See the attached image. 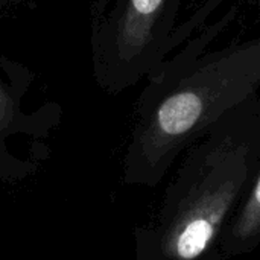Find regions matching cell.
Returning <instances> with one entry per match:
<instances>
[{
	"label": "cell",
	"instance_id": "obj_3",
	"mask_svg": "<svg viewBox=\"0 0 260 260\" xmlns=\"http://www.w3.org/2000/svg\"><path fill=\"white\" fill-rule=\"evenodd\" d=\"M189 0H119L105 43L110 76L131 85L154 75L180 46L178 18Z\"/></svg>",
	"mask_w": 260,
	"mask_h": 260
},
{
	"label": "cell",
	"instance_id": "obj_2",
	"mask_svg": "<svg viewBox=\"0 0 260 260\" xmlns=\"http://www.w3.org/2000/svg\"><path fill=\"white\" fill-rule=\"evenodd\" d=\"M260 171V94L186 149L152 222L140 260H224V235Z\"/></svg>",
	"mask_w": 260,
	"mask_h": 260
},
{
	"label": "cell",
	"instance_id": "obj_1",
	"mask_svg": "<svg viewBox=\"0 0 260 260\" xmlns=\"http://www.w3.org/2000/svg\"><path fill=\"white\" fill-rule=\"evenodd\" d=\"M239 6L207 26L149 76L128 154V180L157 186L175 160L260 90V34L206 52Z\"/></svg>",
	"mask_w": 260,
	"mask_h": 260
},
{
	"label": "cell",
	"instance_id": "obj_4",
	"mask_svg": "<svg viewBox=\"0 0 260 260\" xmlns=\"http://www.w3.org/2000/svg\"><path fill=\"white\" fill-rule=\"evenodd\" d=\"M260 247V171L242 206L230 222L221 245L224 260Z\"/></svg>",
	"mask_w": 260,
	"mask_h": 260
}]
</instances>
